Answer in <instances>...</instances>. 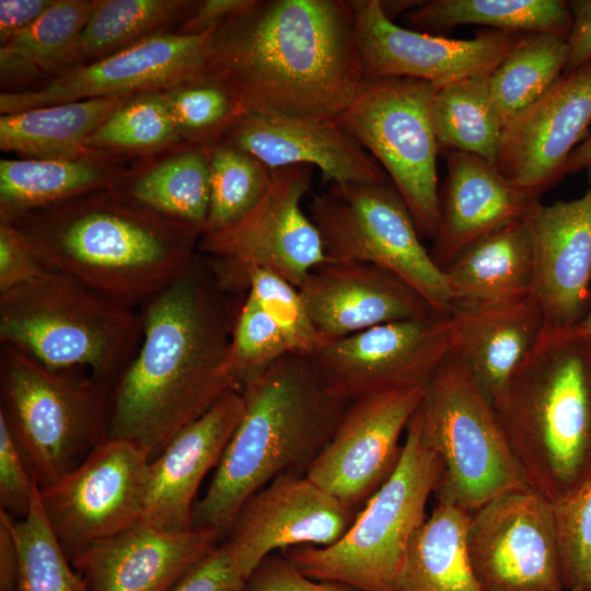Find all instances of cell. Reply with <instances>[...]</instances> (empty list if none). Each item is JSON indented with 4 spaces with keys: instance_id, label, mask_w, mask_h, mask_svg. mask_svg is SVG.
I'll use <instances>...</instances> for the list:
<instances>
[{
    "instance_id": "obj_28",
    "label": "cell",
    "mask_w": 591,
    "mask_h": 591,
    "mask_svg": "<svg viewBox=\"0 0 591 591\" xmlns=\"http://www.w3.org/2000/svg\"><path fill=\"white\" fill-rule=\"evenodd\" d=\"M108 188L142 209L204 233L210 199L207 148L181 142L134 160Z\"/></svg>"
},
{
    "instance_id": "obj_45",
    "label": "cell",
    "mask_w": 591,
    "mask_h": 591,
    "mask_svg": "<svg viewBox=\"0 0 591 591\" xmlns=\"http://www.w3.org/2000/svg\"><path fill=\"white\" fill-rule=\"evenodd\" d=\"M37 487L5 419L0 415V509L11 517L25 518Z\"/></svg>"
},
{
    "instance_id": "obj_17",
    "label": "cell",
    "mask_w": 591,
    "mask_h": 591,
    "mask_svg": "<svg viewBox=\"0 0 591 591\" xmlns=\"http://www.w3.org/2000/svg\"><path fill=\"white\" fill-rule=\"evenodd\" d=\"M209 33L184 35L171 31L150 36L32 88L1 93L0 113L170 89L207 72L205 50Z\"/></svg>"
},
{
    "instance_id": "obj_37",
    "label": "cell",
    "mask_w": 591,
    "mask_h": 591,
    "mask_svg": "<svg viewBox=\"0 0 591 591\" xmlns=\"http://www.w3.org/2000/svg\"><path fill=\"white\" fill-rule=\"evenodd\" d=\"M567 39L526 33L489 74L494 102L507 124L544 95L564 73Z\"/></svg>"
},
{
    "instance_id": "obj_46",
    "label": "cell",
    "mask_w": 591,
    "mask_h": 591,
    "mask_svg": "<svg viewBox=\"0 0 591 591\" xmlns=\"http://www.w3.org/2000/svg\"><path fill=\"white\" fill-rule=\"evenodd\" d=\"M243 591H359L335 581L314 580L300 572L282 554H271L253 570Z\"/></svg>"
},
{
    "instance_id": "obj_35",
    "label": "cell",
    "mask_w": 591,
    "mask_h": 591,
    "mask_svg": "<svg viewBox=\"0 0 591 591\" xmlns=\"http://www.w3.org/2000/svg\"><path fill=\"white\" fill-rule=\"evenodd\" d=\"M195 4L192 0H95L93 12L72 47L68 70L150 36L175 31Z\"/></svg>"
},
{
    "instance_id": "obj_29",
    "label": "cell",
    "mask_w": 591,
    "mask_h": 591,
    "mask_svg": "<svg viewBox=\"0 0 591 591\" xmlns=\"http://www.w3.org/2000/svg\"><path fill=\"white\" fill-rule=\"evenodd\" d=\"M443 273L453 311L509 303L531 296L534 255L528 217L478 239Z\"/></svg>"
},
{
    "instance_id": "obj_32",
    "label": "cell",
    "mask_w": 591,
    "mask_h": 591,
    "mask_svg": "<svg viewBox=\"0 0 591 591\" xmlns=\"http://www.w3.org/2000/svg\"><path fill=\"white\" fill-rule=\"evenodd\" d=\"M94 7L95 0H55L0 45L1 93L32 88L68 70L72 47Z\"/></svg>"
},
{
    "instance_id": "obj_40",
    "label": "cell",
    "mask_w": 591,
    "mask_h": 591,
    "mask_svg": "<svg viewBox=\"0 0 591 591\" xmlns=\"http://www.w3.org/2000/svg\"><path fill=\"white\" fill-rule=\"evenodd\" d=\"M14 535L19 554L15 591H86L47 522L38 487L27 515L14 521Z\"/></svg>"
},
{
    "instance_id": "obj_6",
    "label": "cell",
    "mask_w": 591,
    "mask_h": 591,
    "mask_svg": "<svg viewBox=\"0 0 591 591\" xmlns=\"http://www.w3.org/2000/svg\"><path fill=\"white\" fill-rule=\"evenodd\" d=\"M142 337L140 312L45 269L0 292V343L53 370H81L113 389Z\"/></svg>"
},
{
    "instance_id": "obj_16",
    "label": "cell",
    "mask_w": 591,
    "mask_h": 591,
    "mask_svg": "<svg viewBox=\"0 0 591 591\" xmlns=\"http://www.w3.org/2000/svg\"><path fill=\"white\" fill-rule=\"evenodd\" d=\"M363 79L408 78L439 88L490 74L523 33L478 32L467 39L403 27L389 20L380 0H349Z\"/></svg>"
},
{
    "instance_id": "obj_8",
    "label": "cell",
    "mask_w": 591,
    "mask_h": 591,
    "mask_svg": "<svg viewBox=\"0 0 591 591\" xmlns=\"http://www.w3.org/2000/svg\"><path fill=\"white\" fill-rule=\"evenodd\" d=\"M0 415L39 489L108 439L111 389L81 370H53L0 347Z\"/></svg>"
},
{
    "instance_id": "obj_26",
    "label": "cell",
    "mask_w": 591,
    "mask_h": 591,
    "mask_svg": "<svg viewBox=\"0 0 591 591\" xmlns=\"http://www.w3.org/2000/svg\"><path fill=\"white\" fill-rule=\"evenodd\" d=\"M442 153L448 176L440 194L439 227L429 252L443 270L478 239L526 218L540 200L513 185L495 163L461 151Z\"/></svg>"
},
{
    "instance_id": "obj_54",
    "label": "cell",
    "mask_w": 591,
    "mask_h": 591,
    "mask_svg": "<svg viewBox=\"0 0 591 591\" xmlns=\"http://www.w3.org/2000/svg\"><path fill=\"white\" fill-rule=\"evenodd\" d=\"M422 3V0H380L384 15L393 22L399 14L407 13Z\"/></svg>"
},
{
    "instance_id": "obj_43",
    "label": "cell",
    "mask_w": 591,
    "mask_h": 591,
    "mask_svg": "<svg viewBox=\"0 0 591 591\" xmlns=\"http://www.w3.org/2000/svg\"><path fill=\"white\" fill-rule=\"evenodd\" d=\"M288 352V344L278 327L246 294L230 344L229 371L234 390L241 393L248 382Z\"/></svg>"
},
{
    "instance_id": "obj_33",
    "label": "cell",
    "mask_w": 591,
    "mask_h": 591,
    "mask_svg": "<svg viewBox=\"0 0 591 591\" xmlns=\"http://www.w3.org/2000/svg\"><path fill=\"white\" fill-rule=\"evenodd\" d=\"M470 518L468 511L437 500L409 544L397 591H480L467 555Z\"/></svg>"
},
{
    "instance_id": "obj_5",
    "label": "cell",
    "mask_w": 591,
    "mask_h": 591,
    "mask_svg": "<svg viewBox=\"0 0 591 591\" xmlns=\"http://www.w3.org/2000/svg\"><path fill=\"white\" fill-rule=\"evenodd\" d=\"M528 486L553 503L591 479V344L544 329L494 405Z\"/></svg>"
},
{
    "instance_id": "obj_49",
    "label": "cell",
    "mask_w": 591,
    "mask_h": 591,
    "mask_svg": "<svg viewBox=\"0 0 591 591\" xmlns=\"http://www.w3.org/2000/svg\"><path fill=\"white\" fill-rule=\"evenodd\" d=\"M251 0H201L174 31L184 35H199L215 28L244 9Z\"/></svg>"
},
{
    "instance_id": "obj_19",
    "label": "cell",
    "mask_w": 591,
    "mask_h": 591,
    "mask_svg": "<svg viewBox=\"0 0 591 591\" xmlns=\"http://www.w3.org/2000/svg\"><path fill=\"white\" fill-rule=\"evenodd\" d=\"M591 125V61L564 72L503 129L496 166L534 199L566 175L571 152Z\"/></svg>"
},
{
    "instance_id": "obj_2",
    "label": "cell",
    "mask_w": 591,
    "mask_h": 591,
    "mask_svg": "<svg viewBox=\"0 0 591 591\" xmlns=\"http://www.w3.org/2000/svg\"><path fill=\"white\" fill-rule=\"evenodd\" d=\"M225 291L197 253L139 310L141 343L111 391L108 438L136 444L151 461L234 390L229 352L235 318Z\"/></svg>"
},
{
    "instance_id": "obj_41",
    "label": "cell",
    "mask_w": 591,
    "mask_h": 591,
    "mask_svg": "<svg viewBox=\"0 0 591 591\" xmlns=\"http://www.w3.org/2000/svg\"><path fill=\"white\" fill-rule=\"evenodd\" d=\"M175 128L185 142L221 140L242 115L237 104L208 72L162 91Z\"/></svg>"
},
{
    "instance_id": "obj_42",
    "label": "cell",
    "mask_w": 591,
    "mask_h": 591,
    "mask_svg": "<svg viewBox=\"0 0 591 591\" xmlns=\"http://www.w3.org/2000/svg\"><path fill=\"white\" fill-rule=\"evenodd\" d=\"M242 286L278 327L290 352L313 358L326 343L292 283L268 269L251 267L244 273Z\"/></svg>"
},
{
    "instance_id": "obj_55",
    "label": "cell",
    "mask_w": 591,
    "mask_h": 591,
    "mask_svg": "<svg viewBox=\"0 0 591 591\" xmlns=\"http://www.w3.org/2000/svg\"><path fill=\"white\" fill-rule=\"evenodd\" d=\"M570 331L581 339L591 344V298L583 320Z\"/></svg>"
},
{
    "instance_id": "obj_11",
    "label": "cell",
    "mask_w": 591,
    "mask_h": 591,
    "mask_svg": "<svg viewBox=\"0 0 591 591\" xmlns=\"http://www.w3.org/2000/svg\"><path fill=\"white\" fill-rule=\"evenodd\" d=\"M439 86L408 78L363 79L337 118L382 166L406 204L419 235L434 239L440 221L431 103Z\"/></svg>"
},
{
    "instance_id": "obj_36",
    "label": "cell",
    "mask_w": 591,
    "mask_h": 591,
    "mask_svg": "<svg viewBox=\"0 0 591 591\" xmlns=\"http://www.w3.org/2000/svg\"><path fill=\"white\" fill-rule=\"evenodd\" d=\"M431 123L440 152L461 151L496 164L506 123L494 102L489 74L439 88Z\"/></svg>"
},
{
    "instance_id": "obj_52",
    "label": "cell",
    "mask_w": 591,
    "mask_h": 591,
    "mask_svg": "<svg viewBox=\"0 0 591 591\" xmlns=\"http://www.w3.org/2000/svg\"><path fill=\"white\" fill-rule=\"evenodd\" d=\"M19 554L14 535V520L0 509V591H15Z\"/></svg>"
},
{
    "instance_id": "obj_25",
    "label": "cell",
    "mask_w": 591,
    "mask_h": 591,
    "mask_svg": "<svg viewBox=\"0 0 591 591\" xmlns=\"http://www.w3.org/2000/svg\"><path fill=\"white\" fill-rule=\"evenodd\" d=\"M243 412L242 394L230 391L150 461L140 521L170 532L193 529L197 490L206 474L219 464Z\"/></svg>"
},
{
    "instance_id": "obj_7",
    "label": "cell",
    "mask_w": 591,
    "mask_h": 591,
    "mask_svg": "<svg viewBox=\"0 0 591 591\" xmlns=\"http://www.w3.org/2000/svg\"><path fill=\"white\" fill-rule=\"evenodd\" d=\"M406 431L394 472L336 543L285 549L282 555L304 576L359 591H397L407 549L427 519L426 506L443 470L421 441L416 412Z\"/></svg>"
},
{
    "instance_id": "obj_27",
    "label": "cell",
    "mask_w": 591,
    "mask_h": 591,
    "mask_svg": "<svg viewBox=\"0 0 591 591\" xmlns=\"http://www.w3.org/2000/svg\"><path fill=\"white\" fill-rule=\"evenodd\" d=\"M451 320L452 351L494 407L545 329L541 306L531 294L509 303L456 309Z\"/></svg>"
},
{
    "instance_id": "obj_12",
    "label": "cell",
    "mask_w": 591,
    "mask_h": 591,
    "mask_svg": "<svg viewBox=\"0 0 591 591\" xmlns=\"http://www.w3.org/2000/svg\"><path fill=\"white\" fill-rule=\"evenodd\" d=\"M312 174V166L302 164L274 170L268 188L243 217L201 235L198 253L225 290L242 286L251 267L268 269L299 288L314 267L327 260L316 225L301 209Z\"/></svg>"
},
{
    "instance_id": "obj_9",
    "label": "cell",
    "mask_w": 591,
    "mask_h": 591,
    "mask_svg": "<svg viewBox=\"0 0 591 591\" xmlns=\"http://www.w3.org/2000/svg\"><path fill=\"white\" fill-rule=\"evenodd\" d=\"M424 445L443 470L434 495L470 513L528 486L498 421L464 361L452 350L424 389L416 410Z\"/></svg>"
},
{
    "instance_id": "obj_23",
    "label": "cell",
    "mask_w": 591,
    "mask_h": 591,
    "mask_svg": "<svg viewBox=\"0 0 591 591\" xmlns=\"http://www.w3.org/2000/svg\"><path fill=\"white\" fill-rule=\"evenodd\" d=\"M210 529L170 532L139 521L72 561L86 591H169L217 545Z\"/></svg>"
},
{
    "instance_id": "obj_10",
    "label": "cell",
    "mask_w": 591,
    "mask_h": 591,
    "mask_svg": "<svg viewBox=\"0 0 591 591\" xmlns=\"http://www.w3.org/2000/svg\"><path fill=\"white\" fill-rule=\"evenodd\" d=\"M327 260L383 268L416 290L438 313L451 316L443 270L422 245L403 198L387 183L331 184L310 204Z\"/></svg>"
},
{
    "instance_id": "obj_34",
    "label": "cell",
    "mask_w": 591,
    "mask_h": 591,
    "mask_svg": "<svg viewBox=\"0 0 591 591\" xmlns=\"http://www.w3.org/2000/svg\"><path fill=\"white\" fill-rule=\"evenodd\" d=\"M410 30L443 36L461 25L568 38L572 16L561 0H429L406 13Z\"/></svg>"
},
{
    "instance_id": "obj_30",
    "label": "cell",
    "mask_w": 591,
    "mask_h": 591,
    "mask_svg": "<svg viewBox=\"0 0 591 591\" xmlns=\"http://www.w3.org/2000/svg\"><path fill=\"white\" fill-rule=\"evenodd\" d=\"M132 161L90 148L73 159H1L0 218L108 188Z\"/></svg>"
},
{
    "instance_id": "obj_4",
    "label": "cell",
    "mask_w": 591,
    "mask_h": 591,
    "mask_svg": "<svg viewBox=\"0 0 591 591\" xmlns=\"http://www.w3.org/2000/svg\"><path fill=\"white\" fill-rule=\"evenodd\" d=\"M241 394L242 418L193 512V528L220 537L253 494L280 475H305L350 403L327 392L311 357L293 352Z\"/></svg>"
},
{
    "instance_id": "obj_1",
    "label": "cell",
    "mask_w": 591,
    "mask_h": 591,
    "mask_svg": "<svg viewBox=\"0 0 591 591\" xmlns=\"http://www.w3.org/2000/svg\"><path fill=\"white\" fill-rule=\"evenodd\" d=\"M205 66L242 114L337 119L363 81L349 0H251L210 30Z\"/></svg>"
},
{
    "instance_id": "obj_3",
    "label": "cell",
    "mask_w": 591,
    "mask_h": 591,
    "mask_svg": "<svg viewBox=\"0 0 591 591\" xmlns=\"http://www.w3.org/2000/svg\"><path fill=\"white\" fill-rule=\"evenodd\" d=\"M0 219L12 225L45 269L137 311L186 270L202 235L109 188Z\"/></svg>"
},
{
    "instance_id": "obj_50",
    "label": "cell",
    "mask_w": 591,
    "mask_h": 591,
    "mask_svg": "<svg viewBox=\"0 0 591 591\" xmlns=\"http://www.w3.org/2000/svg\"><path fill=\"white\" fill-rule=\"evenodd\" d=\"M567 4L572 24L567 38L568 60L564 72L591 61V0H570Z\"/></svg>"
},
{
    "instance_id": "obj_20",
    "label": "cell",
    "mask_w": 591,
    "mask_h": 591,
    "mask_svg": "<svg viewBox=\"0 0 591 591\" xmlns=\"http://www.w3.org/2000/svg\"><path fill=\"white\" fill-rule=\"evenodd\" d=\"M356 515L305 475L283 474L243 503L224 544L247 579L276 549L336 543Z\"/></svg>"
},
{
    "instance_id": "obj_13",
    "label": "cell",
    "mask_w": 591,
    "mask_h": 591,
    "mask_svg": "<svg viewBox=\"0 0 591 591\" xmlns=\"http://www.w3.org/2000/svg\"><path fill=\"white\" fill-rule=\"evenodd\" d=\"M149 471L150 459L140 448L108 438L58 482L39 489L47 522L70 561L141 520Z\"/></svg>"
},
{
    "instance_id": "obj_31",
    "label": "cell",
    "mask_w": 591,
    "mask_h": 591,
    "mask_svg": "<svg viewBox=\"0 0 591 591\" xmlns=\"http://www.w3.org/2000/svg\"><path fill=\"white\" fill-rule=\"evenodd\" d=\"M132 96L96 97L1 115L0 149L26 159L80 157L89 150V137Z\"/></svg>"
},
{
    "instance_id": "obj_22",
    "label": "cell",
    "mask_w": 591,
    "mask_h": 591,
    "mask_svg": "<svg viewBox=\"0 0 591 591\" xmlns=\"http://www.w3.org/2000/svg\"><path fill=\"white\" fill-rule=\"evenodd\" d=\"M298 289L326 341L390 322L440 314L405 281L363 262L326 260Z\"/></svg>"
},
{
    "instance_id": "obj_24",
    "label": "cell",
    "mask_w": 591,
    "mask_h": 591,
    "mask_svg": "<svg viewBox=\"0 0 591 591\" xmlns=\"http://www.w3.org/2000/svg\"><path fill=\"white\" fill-rule=\"evenodd\" d=\"M222 141L254 155L271 170L315 166L325 185L391 182L375 159L337 121L242 114Z\"/></svg>"
},
{
    "instance_id": "obj_18",
    "label": "cell",
    "mask_w": 591,
    "mask_h": 591,
    "mask_svg": "<svg viewBox=\"0 0 591 591\" xmlns=\"http://www.w3.org/2000/svg\"><path fill=\"white\" fill-rule=\"evenodd\" d=\"M424 389L389 391L350 402L305 476L349 509L364 506L397 466L401 434L418 408Z\"/></svg>"
},
{
    "instance_id": "obj_48",
    "label": "cell",
    "mask_w": 591,
    "mask_h": 591,
    "mask_svg": "<svg viewBox=\"0 0 591 591\" xmlns=\"http://www.w3.org/2000/svg\"><path fill=\"white\" fill-rule=\"evenodd\" d=\"M44 270L12 225L0 219V292L27 282Z\"/></svg>"
},
{
    "instance_id": "obj_21",
    "label": "cell",
    "mask_w": 591,
    "mask_h": 591,
    "mask_svg": "<svg viewBox=\"0 0 591 591\" xmlns=\"http://www.w3.org/2000/svg\"><path fill=\"white\" fill-rule=\"evenodd\" d=\"M578 198L535 202L528 222L534 255L532 294L545 329L570 331L584 317L591 298V167Z\"/></svg>"
},
{
    "instance_id": "obj_14",
    "label": "cell",
    "mask_w": 591,
    "mask_h": 591,
    "mask_svg": "<svg viewBox=\"0 0 591 591\" xmlns=\"http://www.w3.org/2000/svg\"><path fill=\"white\" fill-rule=\"evenodd\" d=\"M466 547L480 591H566L554 503L530 486L472 512Z\"/></svg>"
},
{
    "instance_id": "obj_44",
    "label": "cell",
    "mask_w": 591,
    "mask_h": 591,
    "mask_svg": "<svg viewBox=\"0 0 591 591\" xmlns=\"http://www.w3.org/2000/svg\"><path fill=\"white\" fill-rule=\"evenodd\" d=\"M566 591H591V479L554 503Z\"/></svg>"
},
{
    "instance_id": "obj_53",
    "label": "cell",
    "mask_w": 591,
    "mask_h": 591,
    "mask_svg": "<svg viewBox=\"0 0 591 591\" xmlns=\"http://www.w3.org/2000/svg\"><path fill=\"white\" fill-rule=\"evenodd\" d=\"M591 167V132L571 152L567 166L566 175L587 171Z\"/></svg>"
},
{
    "instance_id": "obj_39",
    "label": "cell",
    "mask_w": 591,
    "mask_h": 591,
    "mask_svg": "<svg viewBox=\"0 0 591 591\" xmlns=\"http://www.w3.org/2000/svg\"><path fill=\"white\" fill-rule=\"evenodd\" d=\"M210 199L202 234L217 232L243 217L264 195L274 170L222 140L207 144Z\"/></svg>"
},
{
    "instance_id": "obj_38",
    "label": "cell",
    "mask_w": 591,
    "mask_h": 591,
    "mask_svg": "<svg viewBox=\"0 0 591 591\" xmlns=\"http://www.w3.org/2000/svg\"><path fill=\"white\" fill-rule=\"evenodd\" d=\"M181 142L162 91L137 94L114 112L86 140L85 147L131 160Z\"/></svg>"
},
{
    "instance_id": "obj_15",
    "label": "cell",
    "mask_w": 591,
    "mask_h": 591,
    "mask_svg": "<svg viewBox=\"0 0 591 591\" xmlns=\"http://www.w3.org/2000/svg\"><path fill=\"white\" fill-rule=\"evenodd\" d=\"M451 350V316L432 314L328 340L312 359L327 392L352 402L389 391L425 387Z\"/></svg>"
},
{
    "instance_id": "obj_47",
    "label": "cell",
    "mask_w": 591,
    "mask_h": 591,
    "mask_svg": "<svg viewBox=\"0 0 591 591\" xmlns=\"http://www.w3.org/2000/svg\"><path fill=\"white\" fill-rule=\"evenodd\" d=\"M245 581L228 546L222 543L169 591H243Z\"/></svg>"
},
{
    "instance_id": "obj_51",
    "label": "cell",
    "mask_w": 591,
    "mask_h": 591,
    "mask_svg": "<svg viewBox=\"0 0 591 591\" xmlns=\"http://www.w3.org/2000/svg\"><path fill=\"white\" fill-rule=\"evenodd\" d=\"M55 0H0V45L35 22Z\"/></svg>"
}]
</instances>
